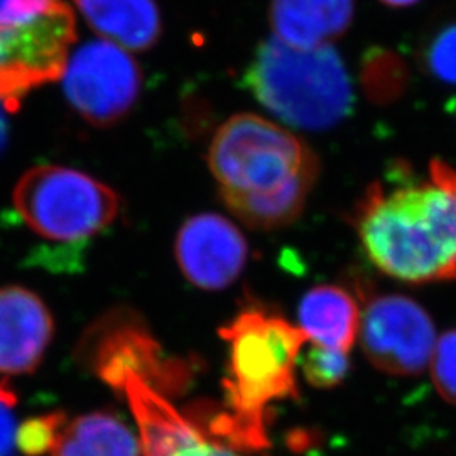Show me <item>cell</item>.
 <instances>
[{"instance_id":"7402d4cb","label":"cell","mask_w":456,"mask_h":456,"mask_svg":"<svg viewBox=\"0 0 456 456\" xmlns=\"http://www.w3.org/2000/svg\"><path fill=\"white\" fill-rule=\"evenodd\" d=\"M166 456H239L222 443L207 440L200 431L195 436L180 443Z\"/></svg>"},{"instance_id":"7a4b0ae2","label":"cell","mask_w":456,"mask_h":456,"mask_svg":"<svg viewBox=\"0 0 456 456\" xmlns=\"http://www.w3.org/2000/svg\"><path fill=\"white\" fill-rule=\"evenodd\" d=\"M208 167L228 210L257 230L293 224L320 176V159L301 137L254 114L220 126Z\"/></svg>"},{"instance_id":"603a6c76","label":"cell","mask_w":456,"mask_h":456,"mask_svg":"<svg viewBox=\"0 0 456 456\" xmlns=\"http://www.w3.org/2000/svg\"><path fill=\"white\" fill-rule=\"evenodd\" d=\"M5 112L7 110L4 109V105H0V152L7 144V137H9V124L5 118Z\"/></svg>"},{"instance_id":"2e32d148","label":"cell","mask_w":456,"mask_h":456,"mask_svg":"<svg viewBox=\"0 0 456 456\" xmlns=\"http://www.w3.org/2000/svg\"><path fill=\"white\" fill-rule=\"evenodd\" d=\"M299 359L303 375L311 386L318 389H330L338 386L350 369L346 352L313 342L306 350H301Z\"/></svg>"},{"instance_id":"e0dca14e","label":"cell","mask_w":456,"mask_h":456,"mask_svg":"<svg viewBox=\"0 0 456 456\" xmlns=\"http://www.w3.org/2000/svg\"><path fill=\"white\" fill-rule=\"evenodd\" d=\"M431 374L441 397L456 404V330L446 331L436 342L431 357Z\"/></svg>"},{"instance_id":"8fae6325","label":"cell","mask_w":456,"mask_h":456,"mask_svg":"<svg viewBox=\"0 0 456 456\" xmlns=\"http://www.w3.org/2000/svg\"><path fill=\"white\" fill-rule=\"evenodd\" d=\"M355 0H271L274 37L297 49L331 45L348 31Z\"/></svg>"},{"instance_id":"5bb4252c","label":"cell","mask_w":456,"mask_h":456,"mask_svg":"<svg viewBox=\"0 0 456 456\" xmlns=\"http://www.w3.org/2000/svg\"><path fill=\"white\" fill-rule=\"evenodd\" d=\"M51 456H142L131 428L110 412H92L60 426Z\"/></svg>"},{"instance_id":"7c38bea8","label":"cell","mask_w":456,"mask_h":456,"mask_svg":"<svg viewBox=\"0 0 456 456\" xmlns=\"http://www.w3.org/2000/svg\"><path fill=\"white\" fill-rule=\"evenodd\" d=\"M88 26L127 51L152 48L163 31L156 0H73Z\"/></svg>"},{"instance_id":"6da1fadb","label":"cell","mask_w":456,"mask_h":456,"mask_svg":"<svg viewBox=\"0 0 456 456\" xmlns=\"http://www.w3.org/2000/svg\"><path fill=\"white\" fill-rule=\"evenodd\" d=\"M365 256L386 276L408 284L456 281V169L431 159L418 175L394 161L369 184L354 210Z\"/></svg>"},{"instance_id":"cb8c5ba5","label":"cell","mask_w":456,"mask_h":456,"mask_svg":"<svg viewBox=\"0 0 456 456\" xmlns=\"http://www.w3.org/2000/svg\"><path fill=\"white\" fill-rule=\"evenodd\" d=\"M382 4H386L387 7H394V9H404V7H411L414 4H418L419 0H380Z\"/></svg>"},{"instance_id":"9a60e30c","label":"cell","mask_w":456,"mask_h":456,"mask_svg":"<svg viewBox=\"0 0 456 456\" xmlns=\"http://www.w3.org/2000/svg\"><path fill=\"white\" fill-rule=\"evenodd\" d=\"M360 80L370 102L377 105H387L406 92L408 65L391 49H369L362 58Z\"/></svg>"},{"instance_id":"4fadbf2b","label":"cell","mask_w":456,"mask_h":456,"mask_svg":"<svg viewBox=\"0 0 456 456\" xmlns=\"http://www.w3.org/2000/svg\"><path fill=\"white\" fill-rule=\"evenodd\" d=\"M299 328L316 345L346 352L360 330V310L354 296L338 286H316L299 303Z\"/></svg>"},{"instance_id":"d6986e66","label":"cell","mask_w":456,"mask_h":456,"mask_svg":"<svg viewBox=\"0 0 456 456\" xmlns=\"http://www.w3.org/2000/svg\"><path fill=\"white\" fill-rule=\"evenodd\" d=\"M423 60L435 78L456 85V24L444 28L429 41Z\"/></svg>"},{"instance_id":"52a82bcc","label":"cell","mask_w":456,"mask_h":456,"mask_svg":"<svg viewBox=\"0 0 456 456\" xmlns=\"http://www.w3.org/2000/svg\"><path fill=\"white\" fill-rule=\"evenodd\" d=\"M68 103L88 124L110 127L131 114L142 90V75L127 49L90 41L77 49L63 73Z\"/></svg>"},{"instance_id":"ac0fdd59","label":"cell","mask_w":456,"mask_h":456,"mask_svg":"<svg viewBox=\"0 0 456 456\" xmlns=\"http://www.w3.org/2000/svg\"><path fill=\"white\" fill-rule=\"evenodd\" d=\"M65 416L48 414L33 418L17 428L16 446L28 456L49 453L60 426L65 423Z\"/></svg>"},{"instance_id":"30bf717a","label":"cell","mask_w":456,"mask_h":456,"mask_svg":"<svg viewBox=\"0 0 456 456\" xmlns=\"http://www.w3.org/2000/svg\"><path fill=\"white\" fill-rule=\"evenodd\" d=\"M53 333L54 320L37 294L20 286L0 288V375L34 372Z\"/></svg>"},{"instance_id":"44dd1931","label":"cell","mask_w":456,"mask_h":456,"mask_svg":"<svg viewBox=\"0 0 456 456\" xmlns=\"http://www.w3.org/2000/svg\"><path fill=\"white\" fill-rule=\"evenodd\" d=\"M14 394L0 384V456H14L17 424Z\"/></svg>"},{"instance_id":"277c9868","label":"cell","mask_w":456,"mask_h":456,"mask_svg":"<svg viewBox=\"0 0 456 456\" xmlns=\"http://www.w3.org/2000/svg\"><path fill=\"white\" fill-rule=\"evenodd\" d=\"M244 86L281 122L299 131H328L354 110V86L331 45L288 46L269 37L245 69Z\"/></svg>"},{"instance_id":"ba28073f","label":"cell","mask_w":456,"mask_h":456,"mask_svg":"<svg viewBox=\"0 0 456 456\" xmlns=\"http://www.w3.org/2000/svg\"><path fill=\"white\" fill-rule=\"evenodd\" d=\"M360 340L380 372L423 374L436 346V328L421 305L401 294L375 296L360 314Z\"/></svg>"},{"instance_id":"5b68a950","label":"cell","mask_w":456,"mask_h":456,"mask_svg":"<svg viewBox=\"0 0 456 456\" xmlns=\"http://www.w3.org/2000/svg\"><path fill=\"white\" fill-rule=\"evenodd\" d=\"M14 207L37 235L56 242H82L114 224L120 198L82 171L36 166L17 181Z\"/></svg>"},{"instance_id":"8992f818","label":"cell","mask_w":456,"mask_h":456,"mask_svg":"<svg viewBox=\"0 0 456 456\" xmlns=\"http://www.w3.org/2000/svg\"><path fill=\"white\" fill-rule=\"evenodd\" d=\"M0 105L14 112L29 92L63 77L77 41V17L61 0L33 22L0 31Z\"/></svg>"},{"instance_id":"ffe728a7","label":"cell","mask_w":456,"mask_h":456,"mask_svg":"<svg viewBox=\"0 0 456 456\" xmlns=\"http://www.w3.org/2000/svg\"><path fill=\"white\" fill-rule=\"evenodd\" d=\"M61 0H0V31L33 22Z\"/></svg>"},{"instance_id":"d4e9b609","label":"cell","mask_w":456,"mask_h":456,"mask_svg":"<svg viewBox=\"0 0 456 456\" xmlns=\"http://www.w3.org/2000/svg\"><path fill=\"white\" fill-rule=\"evenodd\" d=\"M4 61V46H2V41H0V65Z\"/></svg>"},{"instance_id":"9c48e42d","label":"cell","mask_w":456,"mask_h":456,"mask_svg":"<svg viewBox=\"0 0 456 456\" xmlns=\"http://www.w3.org/2000/svg\"><path fill=\"white\" fill-rule=\"evenodd\" d=\"M175 254L183 276L193 286L220 291L242 274L248 244L240 228L225 216L198 213L181 225Z\"/></svg>"},{"instance_id":"3957f363","label":"cell","mask_w":456,"mask_h":456,"mask_svg":"<svg viewBox=\"0 0 456 456\" xmlns=\"http://www.w3.org/2000/svg\"><path fill=\"white\" fill-rule=\"evenodd\" d=\"M220 337L228 345L227 411L216 429L227 440L259 450L267 446L269 406L297 397L296 365L310 340L299 326L257 306L233 316Z\"/></svg>"}]
</instances>
